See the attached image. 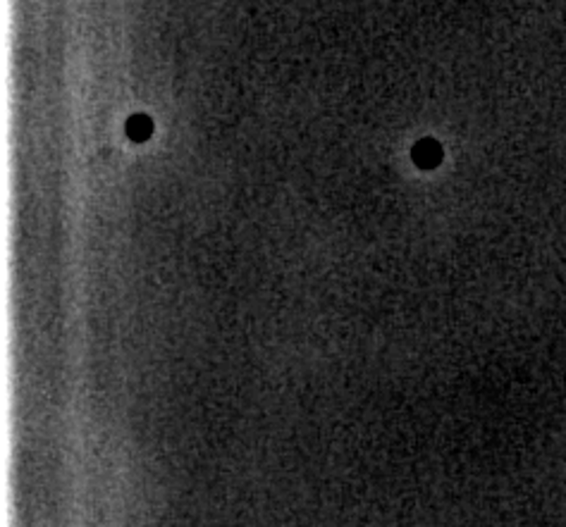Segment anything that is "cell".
<instances>
[{
    "instance_id": "7a4b0ae2",
    "label": "cell",
    "mask_w": 566,
    "mask_h": 527,
    "mask_svg": "<svg viewBox=\"0 0 566 527\" xmlns=\"http://www.w3.org/2000/svg\"><path fill=\"white\" fill-rule=\"evenodd\" d=\"M151 134H153L151 117H146V115H132V117L127 119V137L132 139V141H146Z\"/></svg>"
},
{
    "instance_id": "6da1fadb",
    "label": "cell",
    "mask_w": 566,
    "mask_h": 527,
    "mask_svg": "<svg viewBox=\"0 0 566 527\" xmlns=\"http://www.w3.org/2000/svg\"><path fill=\"white\" fill-rule=\"evenodd\" d=\"M414 160L418 167H435V165L442 160V148H440L438 141H433V139H423V141H418L414 145Z\"/></svg>"
}]
</instances>
